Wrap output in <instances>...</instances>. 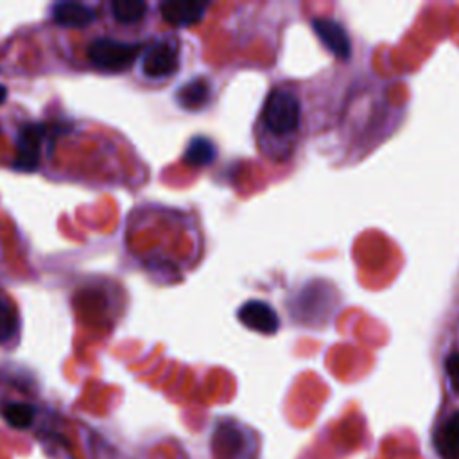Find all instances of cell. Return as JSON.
I'll return each instance as SVG.
<instances>
[{
    "label": "cell",
    "mask_w": 459,
    "mask_h": 459,
    "mask_svg": "<svg viewBox=\"0 0 459 459\" xmlns=\"http://www.w3.org/2000/svg\"><path fill=\"white\" fill-rule=\"evenodd\" d=\"M432 441L439 459H459V411L441 421Z\"/></svg>",
    "instance_id": "8"
},
{
    "label": "cell",
    "mask_w": 459,
    "mask_h": 459,
    "mask_svg": "<svg viewBox=\"0 0 459 459\" xmlns=\"http://www.w3.org/2000/svg\"><path fill=\"white\" fill-rule=\"evenodd\" d=\"M179 66V45L176 39L156 41L142 59V72L151 79L172 75Z\"/></svg>",
    "instance_id": "4"
},
{
    "label": "cell",
    "mask_w": 459,
    "mask_h": 459,
    "mask_svg": "<svg viewBox=\"0 0 459 459\" xmlns=\"http://www.w3.org/2000/svg\"><path fill=\"white\" fill-rule=\"evenodd\" d=\"M47 134H48V126L41 122H29L18 129L16 156L13 163L18 170L30 172L39 165L41 147Z\"/></svg>",
    "instance_id": "3"
},
{
    "label": "cell",
    "mask_w": 459,
    "mask_h": 459,
    "mask_svg": "<svg viewBox=\"0 0 459 459\" xmlns=\"http://www.w3.org/2000/svg\"><path fill=\"white\" fill-rule=\"evenodd\" d=\"M142 52V43H127L113 38H97L88 47L90 63L102 72L127 70Z\"/></svg>",
    "instance_id": "2"
},
{
    "label": "cell",
    "mask_w": 459,
    "mask_h": 459,
    "mask_svg": "<svg viewBox=\"0 0 459 459\" xmlns=\"http://www.w3.org/2000/svg\"><path fill=\"white\" fill-rule=\"evenodd\" d=\"M240 445H242V437L235 427L221 425L213 434L212 446L217 459H231L238 452Z\"/></svg>",
    "instance_id": "11"
},
{
    "label": "cell",
    "mask_w": 459,
    "mask_h": 459,
    "mask_svg": "<svg viewBox=\"0 0 459 459\" xmlns=\"http://www.w3.org/2000/svg\"><path fill=\"white\" fill-rule=\"evenodd\" d=\"M111 14L120 23H134L143 18L147 4L142 0H113L109 4Z\"/></svg>",
    "instance_id": "14"
},
{
    "label": "cell",
    "mask_w": 459,
    "mask_h": 459,
    "mask_svg": "<svg viewBox=\"0 0 459 459\" xmlns=\"http://www.w3.org/2000/svg\"><path fill=\"white\" fill-rule=\"evenodd\" d=\"M5 97H7V90H5V86L0 84V104L5 100Z\"/></svg>",
    "instance_id": "17"
},
{
    "label": "cell",
    "mask_w": 459,
    "mask_h": 459,
    "mask_svg": "<svg viewBox=\"0 0 459 459\" xmlns=\"http://www.w3.org/2000/svg\"><path fill=\"white\" fill-rule=\"evenodd\" d=\"M18 332V316L14 307L0 294V342L9 341Z\"/></svg>",
    "instance_id": "15"
},
{
    "label": "cell",
    "mask_w": 459,
    "mask_h": 459,
    "mask_svg": "<svg viewBox=\"0 0 459 459\" xmlns=\"http://www.w3.org/2000/svg\"><path fill=\"white\" fill-rule=\"evenodd\" d=\"M312 27L330 52H333L337 57L350 56V38L341 23L332 18H316L312 20Z\"/></svg>",
    "instance_id": "7"
},
{
    "label": "cell",
    "mask_w": 459,
    "mask_h": 459,
    "mask_svg": "<svg viewBox=\"0 0 459 459\" xmlns=\"http://www.w3.org/2000/svg\"><path fill=\"white\" fill-rule=\"evenodd\" d=\"M445 371H446L450 387L459 394V351H452L446 355Z\"/></svg>",
    "instance_id": "16"
},
{
    "label": "cell",
    "mask_w": 459,
    "mask_h": 459,
    "mask_svg": "<svg viewBox=\"0 0 459 459\" xmlns=\"http://www.w3.org/2000/svg\"><path fill=\"white\" fill-rule=\"evenodd\" d=\"M210 97H212V88L204 77H194L176 91L178 104L188 111L204 108L210 102Z\"/></svg>",
    "instance_id": "10"
},
{
    "label": "cell",
    "mask_w": 459,
    "mask_h": 459,
    "mask_svg": "<svg viewBox=\"0 0 459 459\" xmlns=\"http://www.w3.org/2000/svg\"><path fill=\"white\" fill-rule=\"evenodd\" d=\"M206 2H186V0H167L160 5L161 16L167 23L176 27L199 23L204 16Z\"/></svg>",
    "instance_id": "6"
},
{
    "label": "cell",
    "mask_w": 459,
    "mask_h": 459,
    "mask_svg": "<svg viewBox=\"0 0 459 459\" xmlns=\"http://www.w3.org/2000/svg\"><path fill=\"white\" fill-rule=\"evenodd\" d=\"M237 317L244 326H247L258 333H264V335L276 333V330L280 326L276 310L262 299H249V301L242 303L240 308L237 310Z\"/></svg>",
    "instance_id": "5"
},
{
    "label": "cell",
    "mask_w": 459,
    "mask_h": 459,
    "mask_svg": "<svg viewBox=\"0 0 459 459\" xmlns=\"http://www.w3.org/2000/svg\"><path fill=\"white\" fill-rule=\"evenodd\" d=\"M217 156V149L212 140L206 136H194L185 149L183 160L192 167H204L210 165Z\"/></svg>",
    "instance_id": "12"
},
{
    "label": "cell",
    "mask_w": 459,
    "mask_h": 459,
    "mask_svg": "<svg viewBox=\"0 0 459 459\" xmlns=\"http://www.w3.org/2000/svg\"><path fill=\"white\" fill-rule=\"evenodd\" d=\"M262 129L276 142H283L285 154H290V145L301 127V100L289 86L273 88L260 113Z\"/></svg>",
    "instance_id": "1"
},
{
    "label": "cell",
    "mask_w": 459,
    "mask_h": 459,
    "mask_svg": "<svg viewBox=\"0 0 459 459\" xmlns=\"http://www.w3.org/2000/svg\"><path fill=\"white\" fill-rule=\"evenodd\" d=\"M4 420L14 429H27L34 421V407L25 402H9L0 409Z\"/></svg>",
    "instance_id": "13"
},
{
    "label": "cell",
    "mask_w": 459,
    "mask_h": 459,
    "mask_svg": "<svg viewBox=\"0 0 459 459\" xmlns=\"http://www.w3.org/2000/svg\"><path fill=\"white\" fill-rule=\"evenodd\" d=\"M52 18L65 27H86L95 20V11L79 2H57L52 5Z\"/></svg>",
    "instance_id": "9"
}]
</instances>
